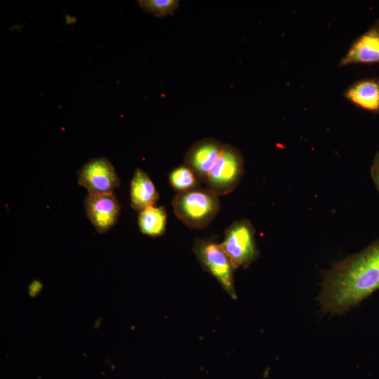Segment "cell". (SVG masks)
<instances>
[{
  "label": "cell",
  "mask_w": 379,
  "mask_h": 379,
  "mask_svg": "<svg viewBox=\"0 0 379 379\" xmlns=\"http://www.w3.org/2000/svg\"><path fill=\"white\" fill-rule=\"evenodd\" d=\"M379 289V240L326 272L318 297L326 312L340 314Z\"/></svg>",
  "instance_id": "6da1fadb"
},
{
  "label": "cell",
  "mask_w": 379,
  "mask_h": 379,
  "mask_svg": "<svg viewBox=\"0 0 379 379\" xmlns=\"http://www.w3.org/2000/svg\"><path fill=\"white\" fill-rule=\"evenodd\" d=\"M172 205L176 217L194 230L207 227L220 208L219 197L206 187H199L177 193Z\"/></svg>",
  "instance_id": "7a4b0ae2"
},
{
  "label": "cell",
  "mask_w": 379,
  "mask_h": 379,
  "mask_svg": "<svg viewBox=\"0 0 379 379\" xmlns=\"http://www.w3.org/2000/svg\"><path fill=\"white\" fill-rule=\"evenodd\" d=\"M244 174V158L237 148L224 144L222 150L205 181L206 188L218 197L232 192Z\"/></svg>",
  "instance_id": "3957f363"
},
{
  "label": "cell",
  "mask_w": 379,
  "mask_h": 379,
  "mask_svg": "<svg viewBox=\"0 0 379 379\" xmlns=\"http://www.w3.org/2000/svg\"><path fill=\"white\" fill-rule=\"evenodd\" d=\"M255 234L253 225L247 219L236 220L225 230L220 245L234 270L239 267L247 268L258 258Z\"/></svg>",
  "instance_id": "277c9868"
},
{
  "label": "cell",
  "mask_w": 379,
  "mask_h": 379,
  "mask_svg": "<svg viewBox=\"0 0 379 379\" xmlns=\"http://www.w3.org/2000/svg\"><path fill=\"white\" fill-rule=\"evenodd\" d=\"M194 252L204 270L220 283L232 298H237L234 268L220 244L198 239L195 241Z\"/></svg>",
  "instance_id": "5b68a950"
},
{
  "label": "cell",
  "mask_w": 379,
  "mask_h": 379,
  "mask_svg": "<svg viewBox=\"0 0 379 379\" xmlns=\"http://www.w3.org/2000/svg\"><path fill=\"white\" fill-rule=\"evenodd\" d=\"M77 175L79 184L91 195L112 194L120 185L114 166L105 157L89 161Z\"/></svg>",
  "instance_id": "8992f818"
},
{
  "label": "cell",
  "mask_w": 379,
  "mask_h": 379,
  "mask_svg": "<svg viewBox=\"0 0 379 379\" xmlns=\"http://www.w3.org/2000/svg\"><path fill=\"white\" fill-rule=\"evenodd\" d=\"M224 143L213 138L197 140L188 149L184 157V165L191 169L202 184L218 159Z\"/></svg>",
  "instance_id": "52a82bcc"
},
{
  "label": "cell",
  "mask_w": 379,
  "mask_h": 379,
  "mask_svg": "<svg viewBox=\"0 0 379 379\" xmlns=\"http://www.w3.org/2000/svg\"><path fill=\"white\" fill-rule=\"evenodd\" d=\"M379 64V19L351 44L339 66Z\"/></svg>",
  "instance_id": "ba28073f"
},
{
  "label": "cell",
  "mask_w": 379,
  "mask_h": 379,
  "mask_svg": "<svg viewBox=\"0 0 379 379\" xmlns=\"http://www.w3.org/2000/svg\"><path fill=\"white\" fill-rule=\"evenodd\" d=\"M86 215L97 232L105 233L117 222L120 205L112 194L91 195L85 200Z\"/></svg>",
  "instance_id": "9c48e42d"
},
{
  "label": "cell",
  "mask_w": 379,
  "mask_h": 379,
  "mask_svg": "<svg viewBox=\"0 0 379 379\" xmlns=\"http://www.w3.org/2000/svg\"><path fill=\"white\" fill-rule=\"evenodd\" d=\"M344 97L361 109L379 114V78H364L350 85Z\"/></svg>",
  "instance_id": "30bf717a"
},
{
  "label": "cell",
  "mask_w": 379,
  "mask_h": 379,
  "mask_svg": "<svg viewBox=\"0 0 379 379\" xmlns=\"http://www.w3.org/2000/svg\"><path fill=\"white\" fill-rule=\"evenodd\" d=\"M158 199L159 194L149 177L140 168H137L131 183V206L141 212L154 206Z\"/></svg>",
  "instance_id": "8fae6325"
},
{
  "label": "cell",
  "mask_w": 379,
  "mask_h": 379,
  "mask_svg": "<svg viewBox=\"0 0 379 379\" xmlns=\"http://www.w3.org/2000/svg\"><path fill=\"white\" fill-rule=\"evenodd\" d=\"M167 213L163 206H150L140 212L138 225L140 231L146 235L159 237L166 230Z\"/></svg>",
  "instance_id": "7c38bea8"
},
{
  "label": "cell",
  "mask_w": 379,
  "mask_h": 379,
  "mask_svg": "<svg viewBox=\"0 0 379 379\" xmlns=\"http://www.w3.org/2000/svg\"><path fill=\"white\" fill-rule=\"evenodd\" d=\"M169 182L178 193L199 187L201 183L193 171L182 164L175 168L169 174Z\"/></svg>",
  "instance_id": "4fadbf2b"
},
{
  "label": "cell",
  "mask_w": 379,
  "mask_h": 379,
  "mask_svg": "<svg viewBox=\"0 0 379 379\" xmlns=\"http://www.w3.org/2000/svg\"><path fill=\"white\" fill-rule=\"evenodd\" d=\"M138 4L144 11L159 18L173 15L179 6L177 0H140Z\"/></svg>",
  "instance_id": "5bb4252c"
},
{
  "label": "cell",
  "mask_w": 379,
  "mask_h": 379,
  "mask_svg": "<svg viewBox=\"0 0 379 379\" xmlns=\"http://www.w3.org/2000/svg\"><path fill=\"white\" fill-rule=\"evenodd\" d=\"M371 175L376 189L379 192V152L375 154L371 168Z\"/></svg>",
  "instance_id": "9a60e30c"
}]
</instances>
